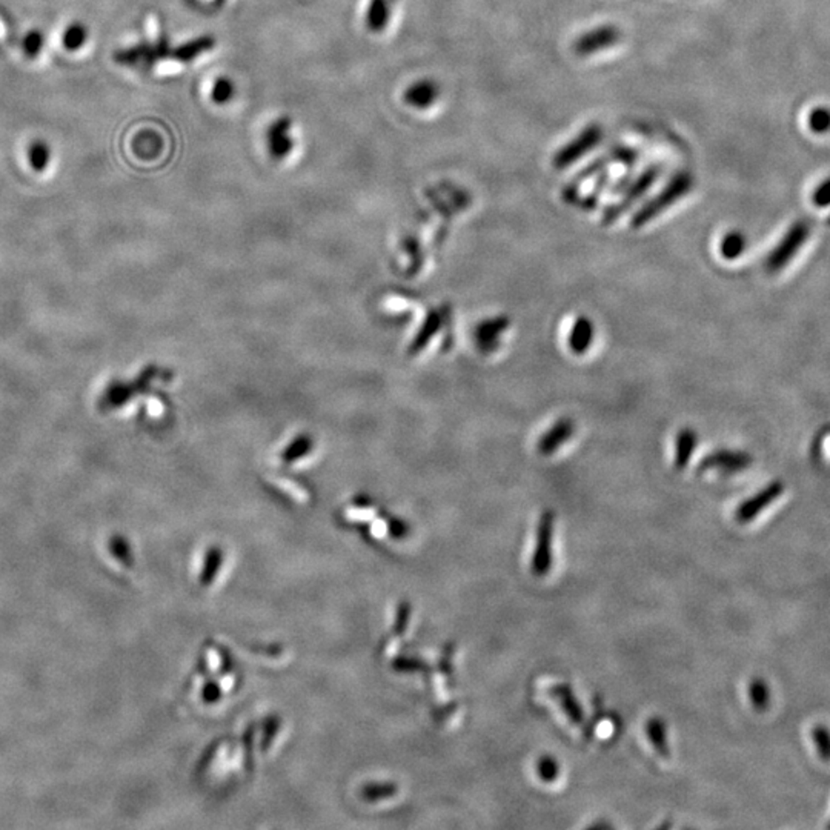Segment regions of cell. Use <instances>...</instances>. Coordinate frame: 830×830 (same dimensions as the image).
Wrapping results in <instances>:
<instances>
[{
  "label": "cell",
  "mask_w": 830,
  "mask_h": 830,
  "mask_svg": "<svg viewBox=\"0 0 830 830\" xmlns=\"http://www.w3.org/2000/svg\"><path fill=\"white\" fill-rule=\"evenodd\" d=\"M216 46V40L212 36H202L197 39L189 40L183 45H168L165 39H159L154 44H143V45L132 46L124 52H119L114 59L122 65H153L159 60L172 59L179 62H191L197 59L200 54L211 52Z\"/></svg>",
  "instance_id": "1"
},
{
  "label": "cell",
  "mask_w": 830,
  "mask_h": 830,
  "mask_svg": "<svg viewBox=\"0 0 830 830\" xmlns=\"http://www.w3.org/2000/svg\"><path fill=\"white\" fill-rule=\"evenodd\" d=\"M692 187H694V179L688 172H680L677 176L672 177L669 183L666 185V188L658 196L649 200L648 204H644L635 212V216L632 217L631 227L634 229H640L649 222H652L654 219L660 216L663 211L669 210L675 202L682 199L692 189Z\"/></svg>",
  "instance_id": "2"
},
{
  "label": "cell",
  "mask_w": 830,
  "mask_h": 830,
  "mask_svg": "<svg viewBox=\"0 0 830 830\" xmlns=\"http://www.w3.org/2000/svg\"><path fill=\"white\" fill-rule=\"evenodd\" d=\"M554 531H555V514L552 511L543 512L539 526H537V540H535L534 555H532V563H531V569L535 577H545L551 571Z\"/></svg>",
  "instance_id": "3"
},
{
  "label": "cell",
  "mask_w": 830,
  "mask_h": 830,
  "mask_svg": "<svg viewBox=\"0 0 830 830\" xmlns=\"http://www.w3.org/2000/svg\"><path fill=\"white\" fill-rule=\"evenodd\" d=\"M808 237V225L802 222L795 223L766 259V269L769 273H778L783 267H787V263L791 262L792 259L798 254V251L802 250V246L806 243Z\"/></svg>",
  "instance_id": "4"
},
{
  "label": "cell",
  "mask_w": 830,
  "mask_h": 830,
  "mask_svg": "<svg viewBox=\"0 0 830 830\" xmlns=\"http://www.w3.org/2000/svg\"><path fill=\"white\" fill-rule=\"evenodd\" d=\"M602 136H603V132H602L600 126H587L583 130L580 136L575 137L572 142L558 151L557 156L552 160V164L557 170L569 168L574 162L581 159L587 151L595 148Z\"/></svg>",
  "instance_id": "5"
},
{
  "label": "cell",
  "mask_w": 830,
  "mask_h": 830,
  "mask_svg": "<svg viewBox=\"0 0 830 830\" xmlns=\"http://www.w3.org/2000/svg\"><path fill=\"white\" fill-rule=\"evenodd\" d=\"M751 465V455L743 451L717 450L706 455L698 465V472L718 471L722 475H734Z\"/></svg>",
  "instance_id": "6"
},
{
  "label": "cell",
  "mask_w": 830,
  "mask_h": 830,
  "mask_svg": "<svg viewBox=\"0 0 830 830\" xmlns=\"http://www.w3.org/2000/svg\"><path fill=\"white\" fill-rule=\"evenodd\" d=\"M509 326L511 320L507 315H495L480 322L474 331V341L478 353L484 355L495 353L500 347L501 336L509 330Z\"/></svg>",
  "instance_id": "7"
},
{
  "label": "cell",
  "mask_w": 830,
  "mask_h": 830,
  "mask_svg": "<svg viewBox=\"0 0 830 830\" xmlns=\"http://www.w3.org/2000/svg\"><path fill=\"white\" fill-rule=\"evenodd\" d=\"M658 174H660V170H658V168H650V170L646 171L638 180L632 183L631 188L626 189L625 197L620 200V204L611 206V208H608L606 212H604V225L614 223L615 220H617L623 212L629 210L638 199H642V196L646 194V191L654 185Z\"/></svg>",
  "instance_id": "8"
},
{
  "label": "cell",
  "mask_w": 830,
  "mask_h": 830,
  "mask_svg": "<svg viewBox=\"0 0 830 830\" xmlns=\"http://www.w3.org/2000/svg\"><path fill=\"white\" fill-rule=\"evenodd\" d=\"M783 491H785V486H783L781 482H772V483H769L764 490L756 492L754 497L743 501V503L737 507L735 518L738 520L739 523H749L758 514H762L769 505H772V503L778 499L779 495L783 494Z\"/></svg>",
  "instance_id": "9"
},
{
  "label": "cell",
  "mask_w": 830,
  "mask_h": 830,
  "mask_svg": "<svg viewBox=\"0 0 830 830\" xmlns=\"http://www.w3.org/2000/svg\"><path fill=\"white\" fill-rule=\"evenodd\" d=\"M291 120L280 117L274 120L267 130V148L274 160H283L294 149V140L291 136Z\"/></svg>",
  "instance_id": "10"
},
{
  "label": "cell",
  "mask_w": 830,
  "mask_h": 830,
  "mask_svg": "<svg viewBox=\"0 0 830 830\" xmlns=\"http://www.w3.org/2000/svg\"><path fill=\"white\" fill-rule=\"evenodd\" d=\"M575 433V421L569 417L558 419L547 433L537 442V452L543 457H549L557 452L564 443H568Z\"/></svg>",
  "instance_id": "11"
},
{
  "label": "cell",
  "mask_w": 830,
  "mask_h": 830,
  "mask_svg": "<svg viewBox=\"0 0 830 830\" xmlns=\"http://www.w3.org/2000/svg\"><path fill=\"white\" fill-rule=\"evenodd\" d=\"M620 39V31L612 27H603L581 36L580 39L575 42V52L586 56L591 52H597L604 50L608 46H612Z\"/></svg>",
  "instance_id": "12"
},
{
  "label": "cell",
  "mask_w": 830,
  "mask_h": 830,
  "mask_svg": "<svg viewBox=\"0 0 830 830\" xmlns=\"http://www.w3.org/2000/svg\"><path fill=\"white\" fill-rule=\"evenodd\" d=\"M594 339H595L594 322L586 315H580L579 319H575L571 332H569V349L575 355H585L594 345Z\"/></svg>",
  "instance_id": "13"
},
{
  "label": "cell",
  "mask_w": 830,
  "mask_h": 830,
  "mask_svg": "<svg viewBox=\"0 0 830 830\" xmlns=\"http://www.w3.org/2000/svg\"><path fill=\"white\" fill-rule=\"evenodd\" d=\"M440 96V88L434 80L423 79L415 82L404 92V102L417 109H427L433 107Z\"/></svg>",
  "instance_id": "14"
},
{
  "label": "cell",
  "mask_w": 830,
  "mask_h": 830,
  "mask_svg": "<svg viewBox=\"0 0 830 830\" xmlns=\"http://www.w3.org/2000/svg\"><path fill=\"white\" fill-rule=\"evenodd\" d=\"M551 697L557 699L558 706L566 714L569 722L580 726L585 722V712L581 709L580 701L575 697L574 690L569 684H555L551 688Z\"/></svg>",
  "instance_id": "15"
},
{
  "label": "cell",
  "mask_w": 830,
  "mask_h": 830,
  "mask_svg": "<svg viewBox=\"0 0 830 830\" xmlns=\"http://www.w3.org/2000/svg\"><path fill=\"white\" fill-rule=\"evenodd\" d=\"M698 443V434L695 433L692 427H682V431L675 437V457H674V467L677 469H684L688 467L689 461L692 459L695 450Z\"/></svg>",
  "instance_id": "16"
},
{
  "label": "cell",
  "mask_w": 830,
  "mask_h": 830,
  "mask_svg": "<svg viewBox=\"0 0 830 830\" xmlns=\"http://www.w3.org/2000/svg\"><path fill=\"white\" fill-rule=\"evenodd\" d=\"M389 18H391L389 0H370L366 16H364L366 28L372 33H381L387 28Z\"/></svg>",
  "instance_id": "17"
},
{
  "label": "cell",
  "mask_w": 830,
  "mask_h": 830,
  "mask_svg": "<svg viewBox=\"0 0 830 830\" xmlns=\"http://www.w3.org/2000/svg\"><path fill=\"white\" fill-rule=\"evenodd\" d=\"M646 734H648L650 745L654 746L655 751L658 752L663 758L671 755L669 751V743H667V730H666V722L661 718H650L646 726Z\"/></svg>",
  "instance_id": "18"
},
{
  "label": "cell",
  "mask_w": 830,
  "mask_h": 830,
  "mask_svg": "<svg viewBox=\"0 0 830 830\" xmlns=\"http://www.w3.org/2000/svg\"><path fill=\"white\" fill-rule=\"evenodd\" d=\"M747 246V239L743 233L739 231H730L722 237L720 243V254L726 260H737L738 257L743 256V252Z\"/></svg>",
  "instance_id": "19"
},
{
  "label": "cell",
  "mask_w": 830,
  "mask_h": 830,
  "mask_svg": "<svg viewBox=\"0 0 830 830\" xmlns=\"http://www.w3.org/2000/svg\"><path fill=\"white\" fill-rule=\"evenodd\" d=\"M28 159L33 170L42 172L46 170L48 162L52 159V151L44 140H37L29 147Z\"/></svg>",
  "instance_id": "20"
},
{
  "label": "cell",
  "mask_w": 830,
  "mask_h": 830,
  "mask_svg": "<svg viewBox=\"0 0 830 830\" xmlns=\"http://www.w3.org/2000/svg\"><path fill=\"white\" fill-rule=\"evenodd\" d=\"M749 695H751L752 705H754L756 711H764V709L768 707L769 703H770V690H769V686L764 680H760V678H755V680L751 682V686H749Z\"/></svg>",
  "instance_id": "21"
},
{
  "label": "cell",
  "mask_w": 830,
  "mask_h": 830,
  "mask_svg": "<svg viewBox=\"0 0 830 830\" xmlns=\"http://www.w3.org/2000/svg\"><path fill=\"white\" fill-rule=\"evenodd\" d=\"M440 326H442V315L435 313V311L429 314V317H427V322L423 324V328H421L420 334L417 336L415 347L420 349V347H425L427 341L431 340V339L437 334Z\"/></svg>",
  "instance_id": "22"
},
{
  "label": "cell",
  "mask_w": 830,
  "mask_h": 830,
  "mask_svg": "<svg viewBox=\"0 0 830 830\" xmlns=\"http://www.w3.org/2000/svg\"><path fill=\"white\" fill-rule=\"evenodd\" d=\"M234 92H235V86H234L233 80L227 79V77H219L214 86H212L211 99H212V102L227 103L233 99Z\"/></svg>",
  "instance_id": "23"
},
{
  "label": "cell",
  "mask_w": 830,
  "mask_h": 830,
  "mask_svg": "<svg viewBox=\"0 0 830 830\" xmlns=\"http://www.w3.org/2000/svg\"><path fill=\"white\" fill-rule=\"evenodd\" d=\"M537 774L545 783L555 781L558 775H560V766H558L557 760L554 756H541L539 762H537Z\"/></svg>",
  "instance_id": "24"
},
{
  "label": "cell",
  "mask_w": 830,
  "mask_h": 830,
  "mask_svg": "<svg viewBox=\"0 0 830 830\" xmlns=\"http://www.w3.org/2000/svg\"><path fill=\"white\" fill-rule=\"evenodd\" d=\"M86 37H88L86 29L84 28L82 25H79V23H75V25H71V27H68V29L65 31V35H63V45H65L67 50L75 52V50H79L80 46H84Z\"/></svg>",
  "instance_id": "25"
},
{
  "label": "cell",
  "mask_w": 830,
  "mask_h": 830,
  "mask_svg": "<svg viewBox=\"0 0 830 830\" xmlns=\"http://www.w3.org/2000/svg\"><path fill=\"white\" fill-rule=\"evenodd\" d=\"M812 737L815 739V745L818 749V754L825 762H830V730L826 726H815L812 730Z\"/></svg>",
  "instance_id": "26"
},
{
  "label": "cell",
  "mask_w": 830,
  "mask_h": 830,
  "mask_svg": "<svg viewBox=\"0 0 830 830\" xmlns=\"http://www.w3.org/2000/svg\"><path fill=\"white\" fill-rule=\"evenodd\" d=\"M44 46V36L39 31H31L23 39V52H27L28 57H36L39 54Z\"/></svg>",
  "instance_id": "27"
},
{
  "label": "cell",
  "mask_w": 830,
  "mask_h": 830,
  "mask_svg": "<svg viewBox=\"0 0 830 830\" xmlns=\"http://www.w3.org/2000/svg\"><path fill=\"white\" fill-rule=\"evenodd\" d=\"M810 126L813 132H825L830 130V113L827 109H817L810 116Z\"/></svg>",
  "instance_id": "28"
},
{
  "label": "cell",
  "mask_w": 830,
  "mask_h": 830,
  "mask_svg": "<svg viewBox=\"0 0 830 830\" xmlns=\"http://www.w3.org/2000/svg\"><path fill=\"white\" fill-rule=\"evenodd\" d=\"M813 204L819 208L830 205V180L821 183L817 191L813 193Z\"/></svg>",
  "instance_id": "29"
}]
</instances>
